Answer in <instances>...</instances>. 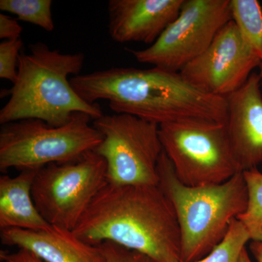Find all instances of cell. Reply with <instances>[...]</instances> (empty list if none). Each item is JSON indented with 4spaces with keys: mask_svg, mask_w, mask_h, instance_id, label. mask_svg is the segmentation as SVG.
I'll list each match as a JSON object with an SVG mask.
<instances>
[{
    "mask_svg": "<svg viewBox=\"0 0 262 262\" xmlns=\"http://www.w3.org/2000/svg\"><path fill=\"white\" fill-rule=\"evenodd\" d=\"M71 84L86 102H108L115 114H125L160 125L175 122L225 124V98L206 94L179 72L153 67H113L74 76Z\"/></svg>",
    "mask_w": 262,
    "mask_h": 262,
    "instance_id": "1",
    "label": "cell"
},
{
    "mask_svg": "<svg viewBox=\"0 0 262 262\" xmlns=\"http://www.w3.org/2000/svg\"><path fill=\"white\" fill-rule=\"evenodd\" d=\"M72 232L93 246L111 242L156 262H181L178 220L158 185L106 182Z\"/></svg>",
    "mask_w": 262,
    "mask_h": 262,
    "instance_id": "2",
    "label": "cell"
},
{
    "mask_svg": "<svg viewBox=\"0 0 262 262\" xmlns=\"http://www.w3.org/2000/svg\"><path fill=\"white\" fill-rule=\"evenodd\" d=\"M29 48V53L21 51L19 56L18 77L0 110L1 125L37 119L58 127L68 123L75 113L87 114L93 120L103 116L100 105L84 101L69 80L70 75H80L84 53H61L42 42Z\"/></svg>",
    "mask_w": 262,
    "mask_h": 262,
    "instance_id": "3",
    "label": "cell"
},
{
    "mask_svg": "<svg viewBox=\"0 0 262 262\" xmlns=\"http://www.w3.org/2000/svg\"><path fill=\"white\" fill-rule=\"evenodd\" d=\"M158 187L173 205L181 232V262L204 258L223 241L234 220L246 211L248 189L244 173L223 184L188 187L177 178L163 151Z\"/></svg>",
    "mask_w": 262,
    "mask_h": 262,
    "instance_id": "4",
    "label": "cell"
},
{
    "mask_svg": "<svg viewBox=\"0 0 262 262\" xmlns=\"http://www.w3.org/2000/svg\"><path fill=\"white\" fill-rule=\"evenodd\" d=\"M85 113H75L68 123L51 126L37 119L1 125L0 171L37 170L50 164L78 161L94 151L102 136Z\"/></svg>",
    "mask_w": 262,
    "mask_h": 262,
    "instance_id": "5",
    "label": "cell"
},
{
    "mask_svg": "<svg viewBox=\"0 0 262 262\" xmlns=\"http://www.w3.org/2000/svg\"><path fill=\"white\" fill-rule=\"evenodd\" d=\"M163 151L188 187L223 184L241 171L225 124L175 122L159 125Z\"/></svg>",
    "mask_w": 262,
    "mask_h": 262,
    "instance_id": "6",
    "label": "cell"
},
{
    "mask_svg": "<svg viewBox=\"0 0 262 262\" xmlns=\"http://www.w3.org/2000/svg\"><path fill=\"white\" fill-rule=\"evenodd\" d=\"M106 182V161L91 151L78 161L50 164L37 170L32 198L52 227L72 231Z\"/></svg>",
    "mask_w": 262,
    "mask_h": 262,
    "instance_id": "7",
    "label": "cell"
},
{
    "mask_svg": "<svg viewBox=\"0 0 262 262\" xmlns=\"http://www.w3.org/2000/svg\"><path fill=\"white\" fill-rule=\"evenodd\" d=\"M93 125L102 136L94 151L106 161L108 182L158 185V162L163 151L159 125L125 114L103 115Z\"/></svg>",
    "mask_w": 262,
    "mask_h": 262,
    "instance_id": "8",
    "label": "cell"
},
{
    "mask_svg": "<svg viewBox=\"0 0 262 262\" xmlns=\"http://www.w3.org/2000/svg\"><path fill=\"white\" fill-rule=\"evenodd\" d=\"M230 20V0H184L179 16L154 44L146 49L125 50L139 63L179 72L209 47Z\"/></svg>",
    "mask_w": 262,
    "mask_h": 262,
    "instance_id": "9",
    "label": "cell"
},
{
    "mask_svg": "<svg viewBox=\"0 0 262 262\" xmlns=\"http://www.w3.org/2000/svg\"><path fill=\"white\" fill-rule=\"evenodd\" d=\"M261 64L232 20L219 31L209 47L179 73L203 92L225 98L242 87Z\"/></svg>",
    "mask_w": 262,
    "mask_h": 262,
    "instance_id": "10",
    "label": "cell"
},
{
    "mask_svg": "<svg viewBox=\"0 0 262 262\" xmlns=\"http://www.w3.org/2000/svg\"><path fill=\"white\" fill-rule=\"evenodd\" d=\"M259 74L252 73L242 87L226 96L225 127L241 171L262 163V93Z\"/></svg>",
    "mask_w": 262,
    "mask_h": 262,
    "instance_id": "11",
    "label": "cell"
},
{
    "mask_svg": "<svg viewBox=\"0 0 262 262\" xmlns=\"http://www.w3.org/2000/svg\"><path fill=\"white\" fill-rule=\"evenodd\" d=\"M184 0H110L108 33L115 42L151 45L180 13Z\"/></svg>",
    "mask_w": 262,
    "mask_h": 262,
    "instance_id": "12",
    "label": "cell"
},
{
    "mask_svg": "<svg viewBox=\"0 0 262 262\" xmlns=\"http://www.w3.org/2000/svg\"><path fill=\"white\" fill-rule=\"evenodd\" d=\"M0 237L5 246L27 250L45 262H106L99 246L84 242L67 229H6Z\"/></svg>",
    "mask_w": 262,
    "mask_h": 262,
    "instance_id": "13",
    "label": "cell"
},
{
    "mask_svg": "<svg viewBox=\"0 0 262 262\" xmlns=\"http://www.w3.org/2000/svg\"><path fill=\"white\" fill-rule=\"evenodd\" d=\"M37 170H22L16 177H0V229L47 231L52 227L38 211L32 194Z\"/></svg>",
    "mask_w": 262,
    "mask_h": 262,
    "instance_id": "14",
    "label": "cell"
},
{
    "mask_svg": "<svg viewBox=\"0 0 262 262\" xmlns=\"http://www.w3.org/2000/svg\"><path fill=\"white\" fill-rule=\"evenodd\" d=\"M232 20L262 63V8L257 0H230Z\"/></svg>",
    "mask_w": 262,
    "mask_h": 262,
    "instance_id": "15",
    "label": "cell"
},
{
    "mask_svg": "<svg viewBox=\"0 0 262 262\" xmlns=\"http://www.w3.org/2000/svg\"><path fill=\"white\" fill-rule=\"evenodd\" d=\"M243 173L247 185L248 205L237 220L244 226L251 241H262V173L257 168Z\"/></svg>",
    "mask_w": 262,
    "mask_h": 262,
    "instance_id": "16",
    "label": "cell"
},
{
    "mask_svg": "<svg viewBox=\"0 0 262 262\" xmlns=\"http://www.w3.org/2000/svg\"><path fill=\"white\" fill-rule=\"evenodd\" d=\"M52 5L51 0H1L0 10L16 15L19 20L51 32L55 28Z\"/></svg>",
    "mask_w": 262,
    "mask_h": 262,
    "instance_id": "17",
    "label": "cell"
},
{
    "mask_svg": "<svg viewBox=\"0 0 262 262\" xmlns=\"http://www.w3.org/2000/svg\"><path fill=\"white\" fill-rule=\"evenodd\" d=\"M249 241L251 238L244 226L239 221L234 220L223 241L204 258L194 262H239Z\"/></svg>",
    "mask_w": 262,
    "mask_h": 262,
    "instance_id": "18",
    "label": "cell"
},
{
    "mask_svg": "<svg viewBox=\"0 0 262 262\" xmlns=\"http://www.w3.org/2000/svg\"><path fill=\"white\" fill-rule=\"evenodd\" d=\"M21 38L0 43V78L14 83L18 77L19 56L23 48Z\"/></svg>",
    "mask_w": 262,
    "mask_h": 262,
    "instance_id": "19",
    "label": "cell"
},
{
    "mask_svg": "<svg viewBox=\"0 0 262 262\" xmlns=\"http://www.w3.org/2000/svg\"><path fill=\"white\" fill-rule=\"evenodd\" d=\"M106 262H156L149 256L111 242L99 245Z\"/></svg>",
    "mask_w": 262,
    "mask_h": 262,
    "instance_id": "20",
    "label": "cell"
},
{
    "mask_svg": "<svg viewBox=\"0 0 262 262\" xmlns=\"http://www.w3.org/2000/svg\"><path fill=\"white\" fill-rule=\"evenodd\" d=\"M23 28L17 20L9 15L0 14V38L5 40L20 39Z\"/></svg>",
    "mask_w": 262,
    "mask_h": 262,
    "instance_id": "21",
    "label": "cell"
},
{
    "mask_svg": "<svg viewBox=\"0 0 262 262\" xmlns=\"http://www.w3.org/2000/svg\"><path fill=\"white\" fill-rule=\"evenodd\" d=\"M0 259L3 262H45L25 249H18L15 252L1 251Z\"/></svg>",
    "mask_w": 262,
    "mask_h": 262,
    "instance_id": "22",
    "label": "cell"
},
{
    "mask_svg": "<svg viewBox=\"0 0 262 262\" xmlns=\"http://www.w3.org/2000/svg\"><path fill=\"white\" fill-rule=\"evenodd\" d=\"M249 250L256 261L262 262V241H251Z\"/></svg>",
    "mask_w": 262,
    "mask_h": 262,
    "instance_id": "23",
    "label": "cell"
},
{
    "mask_svg": "<svg viewBox=\"0 0 262 262\" xmlns=\"http://www.w3.org/2000/svg\"><path fill=\"white\" fill-rule=\"evenodd\" d=\"M239 262H253L251 257H250L249 253H248L247 248H245L244 251H243L242 253H241V258H239Z\"/></svg>",
    "mask_w": 262,
    "mask_h": 262,
    "instance_id": "24",
    "label": "cell"
},
{
    "mask_svg": "<svg viewBox=\"0 0 262 262\" xmlns=\"http://www.w3.org/2000/svg\"><path fill=\"white\" fill-rule=\"evenodd\" d=\"M259 70H260L259 75H260V77H261V78L262 79V63L261 65H260Z\"/></svg>",
    "mask_w": 262,
    "mask_h": 262,
    "instance_id": "25",
    "label": "cell"
}]
</instances>
